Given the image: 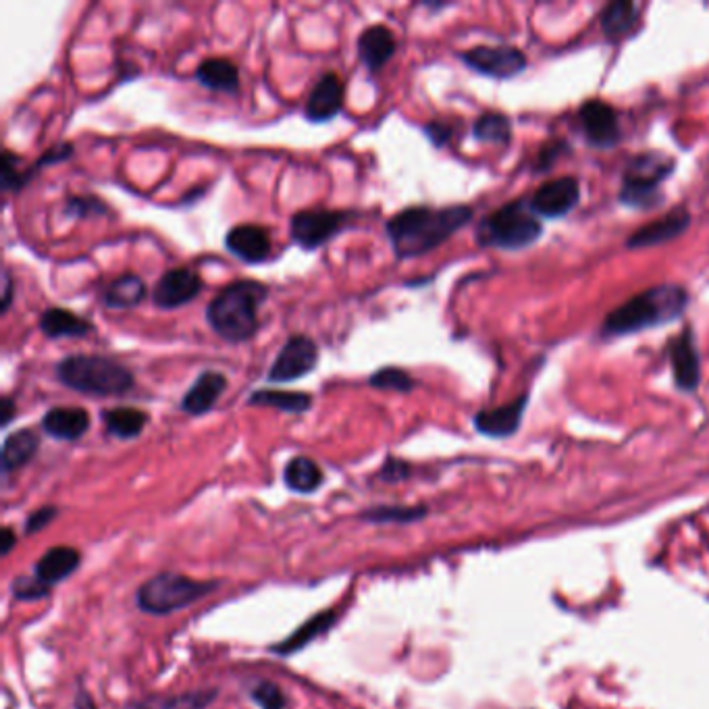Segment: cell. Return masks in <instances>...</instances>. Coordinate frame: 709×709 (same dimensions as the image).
Masks as SVG:
<instances>
[{
  "instance_id": "cell-1",
  "label": "cell",
  "mask_w": 709,
  "mask_h": 709,
  "mask_svg": "<svg viewBox=\"0 0 709 709\" xmlns=\"http://www.w3.org/2000/svg\"><path fill=\"white\" fill-rule=\"evenodd\" d=\"M470 221L472 208L466 204L443 208L418 204L393 215L385 223V231L398 258H414L439 248Z\"/></svg>"
},
{
  "instance_id": "cell-2",
  "label": "cell",
  "mask_w": 709,
  "mask_h": 709,
  "mask_svg": "<svg viewBox=\"0 0 709 709\" xmlns=\"http://www.w3.org/2000/svg\"><path fill=\"white\" fill-rule=\"evenodd\" d=\"M691 298L682 285L662 283L637 294L612 310L601 325L603 337H622L662 327L685 314Z\"/></svg>"
},
{
  "instance_id": "cell-3",
  "label": "cell",
  "mask_w": 709,
  "mask_h": 709,
  "mask_svg": "<svg viewBox=\"0 0 709 709\" xmlns=\"http://www.w3.org/2000/svg\"><path fill=\"white\" fill-rule=\"evenodd\" d=\"M269 298V287L256 279L233 281L206 306V323L229 344H244L258 331V310Z\"/></svg>"
},
{
  "instance_id": "cell-4",
  "label": "cell",
  "mask_w": 709,
  "mask_h": 709,
  "mask_svg": "<svg viewBox=\"0 0 709 709\" xmlns=\"http://www.w3.org/2000/svg\"><path fill=\"white\" fill-rule=\"evenodd\" d=\"M55 375L61 385L84 396H123L136 385L134 373L121 362L98 354H71L57 362Z\"/></svg>"
},
{
  "instance_id": "cell-5",
  "label": "cell",
  "mask_w": 709,
  "mask_h": 709,
  "mask_svg": "<svg viewBox=\"0 0 709 709\" xmlns=\"http://www.w3.org/2000/svg\"><path fill=\"white\" fill-rule=\"evenodd\" d=\"M541 235V221L522 198L493 210L477 227L479 246L497 250H524L539 242Z\"/></svg>"
},
{
  "instance_id": "cell-6",
  "label": "cell",
  "mask_w": 709,
  "mask_h": 709,
  "mask_svg": "<svg viewBox=\"0 0 709 709\" xmlns=\"http://www.w3.org/2000/svg\"><path fill=\"white\" fill-rule=\"evenodd\" d=\"M217 587V581H196L186 574L161 572L138 589L136 603L144 614L167 616L192 606V603L210 595Z\"/></svg>"
},
{
  "instance_id": "cell-7",
  "label": "cell",
  "mask_w": 709,
  "mask_h": 709,
  "mask_svg": "<svg viewBox=\"0 0 709 709\" xmlns=\"http://www.w3.org/2000/svg\"><path fill=\"white\" fill-rule=\"evenodd\" d=\"M674 167V159L658 150L635 156L622 177L620 202L637 210L658 206L662 202V183L674 173Z\"/></svg>"
},
{
  "instance_id": "cell-8",
  "label": "cell",
  "mask_w": 709,
  "mask_h": 709,
  "mask_svg": "<svg viewBox=\"0 0 709 709\" xmlns=\"http://www.w3.org/2000/svg\"><path fill=\"white\" fill-rule=\"evenodd\" d=\"M350 219L348 210H300L290 221V235L300 248L317 250L344 231Z\"/></svg>"
},
{
  "instance_id": "cell-9",
  "label": "cell",
  "mask_w": 709,
  "mask_h": 709,
  "mask_svg": "<svg viewBox=\"0 0 709 709\" xmlns=\"http://www.w3.org/2000/svg\"><path fill=\"white\" fill-rule=\"evenodd\" d=\"M319 364V346L308 335L287 337L267 373L269 383H292L310 375Z\"/></svg>"
},
{
  "instance_id": "cell-10",
  "label": "cell",
  "mask_w": 709,
  "mask_h": 709,
  "mask_svg": "<svg viewBox=\"0 0 709 709\" xmlns=\"http://www.w3.org/2000/svg\"><path fill=\"white\" fill-rule=\"evenodd\" d=\"M462 63L493 80H512L527 69V57L514 46H475L460 55Z\"/></svg>"
},
{
  "instance_id": "cell-11",
  "label": "cell",
  "mask_w": 709,
  "mask_h": 709,
  "mask_svg": "<svg viewBox=\"0 0 709 709\" xmlns=\"http://www.w3.org/2000/svg\"><path fill=\"white\" fill-rule=\"evenodd\" d=\"M579 121L587 142L595 148L608 150L622 140L620 117L608 102L587 100L579 109Z\"/></svg>"
},
{
  "instance_id": "cell-12",
  "label": "cell",
  "mask_w": 709,
  "mask_h": 709,
  "mask_svg": "<svg viewBox=\"0 0 709 709\" xmlns=\"http://www.w3.org/2000/svg\"><path fill=\"white\" fill-rule=\"evenodd\" d=\"M202 292V279L190 267H175L161 275L154 283L150 300L156 308L175 310L183 304H190Z\"/></svg>"
},
{
  "instance_id": "cell-13",
  "label": "cell",
  "mask_w": 709,
  "mask_h": 709,
  "mask_svg": "<svg viewBox=\"0 0 709 709\" xmlns=\"http://www.w3.org/2000/svg\"><path fill=\"white\" fill-rule=\"evenodd\" d=\"M581 186L574 177H560L547 181L533 194L529 200L531 210L537 217L545 219H560L566 217L570 210L579 204Z\"/></svg>"
},
{
  "instance_id": "cell-14",
  "label": "cell",
  "mask_w": 709,
  "mask_h": 709,
  "mask_svg": "<svg viewBox=\"0 0 709 709\" xmlns=\"http://www.w3.org/2000/svg\"><path fill=\"white\" fill-rule=\"evenodd\" d=\"M668 358L672 364L674 385L685 393L697 391L701 383V360L695 344V333L691 327H687L678 337L670 341Z\"/></svg>"
},
{
  "instance_id": "cell-15",
  "label": "cell",
  "mask_w": 709,
  "mask_h": 709,
  "mask_svg": "<svg viewBox=\"0 0 709 709\" xmlns=\"http://www.w3.org/2000/svg\"><path fill=\"white\" fill-rule=\"evenodd\" d=\"M344 92V82L337 73H323L306 98L304 117L310 123L331 121L344 107Z\"/></svg>"
},
{
  "instance_id": "cell-16",
  "label": "cell",
  "mask_w": 709,
  "mask_h": 709,
  "mask_svg": "<svg viewBox=\"0 0 709 709\" xmlns=\"http://www.w3.org/2000/svg\"><path fill=\"white\" fill-rule=\"evenodd\" d=\"M689 225H691V213L685 206H678L670 210V213H666L662 219L651 221L645 227L637 229L628 238L626 246L630 250H647L653 246H662L685 233Z\"/></svg>"
},
{
  "instance_id": "cell-17",
  "label": "cell",
  "mask_w": 709,
  "mask_h": 709,
  "mask_svg": "<svg viewBox=\"0 0 709 709\" xmlns=\"http://www.w3.org/2000/svg\"><path fill=\"white\" fill-rule=\"evenodd\" d=\"M527 406H529V393H524V396H518L510 404L479 410L475 418H472V425H475V429L481 435L491 439L512 437L522 425V416Z\"/></svg>"
},
{
  "instance_id": "cell-18",
  "label": "cell",
  "mask_w": 709,
  "mask_h": 709,
  "mask_svg": "<svg viewBox=\"0 0 709 709\" xmlns=\"http://www.w3.org/2000/svg\"><path fill=\"white\" fill-rule=\"evenodd\" d=\"M271 246L273 244L269 229L254 223L235 225L225 233V248L235 258L246 262V265H260V262H265L271 254Z\"/></svg>"
},
{
  "instance_id": "cell-19",
  "label": "cell",
  "mask_w": 709,
  "mask_h": 709,
  "mask_svg": "<svg viewBox=\"0 0 709 709\" xmlns=\"http://www.w3.org/2000/svg\"><path fill=\"white\" fill-rule=\"evenodd\" d=\"M227 389V377L219 371H202L190 389L183 393L181 410L190 416H202L213 410Z\"/></svg>"
},
{
  "instance_id": "cell-20",
  "label": "cell",
  "mask_w": 709,
  "mask_h": 709,
  "mask_svg": "<svg viewBox=\"0 0 709 709\" xmlns=\"http://www.w3.org/2000/svg\"><path fill=\"white\" fill-rule=\"evenodd\" d=\"M356 46H358L360 61L371 73L381 71L393 59V55H396V50H398L396 36H393V32L387 28V25H381V23L362 30Z\"/></svg>"
},
{
  "instance_id": "cell-21",
  "label": "cell",
  "mask_w": 709,
  "mask_h": 709,
  "mask_svg": "<svg viewBox=\"0 0 709 709\" xmlns=\"http://www.w3.org/2000/svg\"><path fill=\"white\" fill-rule=\"evenodd\" d=\"M40 425H42V431L52 439L77 441L88 433V429L92 425V418L86 408L57 406V408H50L42 416Z\"/></svg>"
},
{
  "instance_id": "cell-22",
  "label": "cell",
  "mask_w": 709,
  "mask_h": 709,
  "mask_svg": "<svg viewBox=\"0 0 709 709\" xmlns=\"http://www.w3.org/2000/svg\"><path fill=\"white\" fill-rule=\"evenodd\" d=\"M82 564V554L75 547L69 545H59L48 549L46 554L36 562L34 566V576L44 585L52 587L61 581H65L67 576H71Z\"/></svg>"
},
{
  "instance_id": "cell-23",
  "label": "cell",
  "mask_w": 709,
  "mask_h": 709,
  "mask_svg": "<svg viewBox=\"0 0 709 709\" xmlns=\"http://www.w3.org/2000/svg\"><path fill=\"white\" fill-rule=\"evenodd\" d=\"M146 283L136 273H123L102 287L100 302L113 310L138 306L146 298Z\"/></svg>"
},
{
  "instance_id": "cell-24",
  "label": "cell",
  "mask_w": 709,
  "mask_h": 709,
  "mask_svg": "<svg viewBox=\"0 0 709 709\" xmlns=\"http://www.w3.org/2000/svg\"><path fill=\"white\" fill-rule=\"evenodd\" d=\"M40 331L50 339L61 337H86L94 331V325L88 319L77 317L75 312L67 308L52 306L46 308L40 317Z\"/></svg>"
},
{
  "instance_id": "cell-25",
  "label": "cell",
  "mask_w": 709,
  "mask_h": 709,
  "mask_svg": "<svg viewBox=\"0 0 709 709\" xmlns=\"http://www.w3.org/2000/svg\"><path fill=\"white\" fill-rule=\"evenodd\" d=\"M196 80L200 86L215 90V92H225L233 94L240 90V69L235 67L231 61L221 59V57H210L204 59L196 67Z\"/></svg>"
},
{
  "instance_id": "cell-26",
  "label": "cell",
  "mask_w": 709,
  "mask_h": 709,
  "mask_svg": "<svg viewBox=\"0 0 709 709\" xmlns=\"http://www.w3.org/2000/svg\"><path fill=\"white\" fill-rule=\"evenodd\" d=\"M325 481L321 466L308 456H294L283 468V483L294 493H314Z\"/></svg>"
},
{
  "instance_id": "cell-27",
  "label": "cell",
  "mask_w": 709,
  "mask_h": 709,
  "mask_svg": "<svg viewBox=\"0 0 709 709\" xmlns=\"http://www.w3.org/2000/svg\"><path fill=\"white\" fill-rule=\"evenodd\" d=\"M102 423L111 437L127 441V439L140 437V433L148 425V414L140 408L117 406L102 412Z\"/></svg>"
},
{
  "instance_id": "cell-28",
  "label": "cell",
  "mask_w": 709,
  "mask_h": 709,
  "mask_svg": "<svg viewBox=\"0 0 709 709\" xmlns=\"http://www.w3.org/2000/svg\"><path fill=\"white\" fill-rule=\"evenodd\" d=\"M40 448V437L34 429H19L5 437L3 443V475L28 464Z\"/></svg>"
},
{
  "instance_id": "cell-29",
  "label": "cell",
  "mask_w": 709,
  "mask_h": 709,
  "mask_svg": "<svg viewBox=\"0 0 709 709\" xmlns=\"http://www.w3.org/2000/svg\"><path fill=\"white\" fill-rule=\"evenodd\" d=\"M250 406H269L287 414H304L312 408V396L306 391L285 389H256L248 398Z\"/></svg>"
},
{
  "instance_id": "cell-30",
  "label": "cell",
  "mask_w": 709,
  "mask_h": 709,
  "mask_svg": "<svg viewBox=\"0 0 709 709\" xmlns=\"http://www.w3.org/2000/svg\"><path fill=\"white\" fill-rule=\"evenodd\" d=\"M637 21H639V9L637 5L628 3V0H616V3H610L601 11L599 17L603 34H606V38L612 42L626 38L630 32H633Z\"/></svg>"
},
{
  "instance_id": "cell-31",
  "label": "cell",
  "mask_w": 709,
  "mask_h": 709,
  "mask_svg": "<svg viewBox=\"0 0 709 709\" xmlns=\"http://www.w3.org/2000/svg\"><path fill=\"white\" fill-rule=\"evenodd\" d=\"M337 618H339V614L333 612V610H327V612L317 614L314 618H310L308 622H304V624L296 630L294 635H290L285 641H281L279 645H275L273 651L279 653V655H292V653L304 649L310 641H314L317 637L325 635L331 626H335Z\"/></svg>"
},
{
  "instance_id": "cell-32",
  "label": "cell",
  "mask_w": 709,
  "mask_h": 709,
  "mask_svg": "<svg viewBox=\"0 0 709 709\" xmlns=\"http://www.w3.org/2000/svg\"><path fill=\"white\" fill-rule=\"evenodd\" d=\"M215 689L188 691L179 695H148L134 703L131 709H206L217 699Z\"/></svg>"
},
{
  "instance_id": "cell-33",
  "label": "cell",
  "mask_w": 709,
  "mask_h": 709,
  "mask_svg": "<svg viewBox=\"0 0 709 709\" xmlns=\"http://www.w3.org/2000/svg\"><path fill=\"white\" fill-rule=\"evenodd\" d=\"M472 134H475L479 142L506 146L512 140V123L502 113H485L472 127Z\"/></svg>"
},
{
  "instance_id": "cell-34",
  "label": "cell",
  "mask_w": 709,
  "mask_h": 709,
  "mask_svg": "<svg viewBox=\"0 0 709 709\" xmlns=\"http://www.w3.org/2000/svg\"><path fill=\"white\" fill-rule=\"evenodd\" d=\"M427 516L425 506H375L371 510H366L360 514L362 520L371 524H410L418 522Z\"/></svg>"
},
{
  "instance_id": "cell-35",
  "label": "cell",
  "mask_w": 709,
  "mask_h": 709,
  "mask_svg": "<svg viewBox=\"0 0 709 709\" xmlns=\"http://www.w3.org/2000/svg\"><path fill=\"white\" fill-rule=\"evenodd\" d=\"M369 385L375 389H385V391H398V393H410L416 387V381L410 377L408 371L400 369V366H381L371 377Z\"/></svg>"
},
{
  "instance_id": "cell-36",
  "label": "cell",
  "mask_w": 709,
  "mask_h": 709,
  "mask_svg": "<svg viewBox=\"0 0 709 709\" xmlns=\"http://www.w3.org/2000/svg\"><path fill=\"white\" fill-rule=\"evenodd\" d=\"M19 163L21 159L11 150L3 152V163H0V167H3V175H0V188H3V192H19L30 183L28 171H21Z\"/></svg>"
},
{
  "instance_id": "cell-37",
  "label": "cell",
  "mask_w": 709,
  "mask_h": 709,
  "mask_svg": "<svg viewBox=\"0 0 709 709\" xmlns=\"http://www.w3.org/2000/svg\"><path fill=\"white\" fill-rule=\"evenodd\" d=\"M250 697L260 709H285L287 697L271 680H258L250 689Z\"/></svg>"
},
{
  "instance_id": "cell-38",
  "label": "cell",
  "mask_w": 709,
  "mask_h": 709,
  "mask_svg": "<svg viewBox=\"0 0 709 709\" xmlns=\"http://www.w3.org/2000/svg\"><path fill=\"white\" fill-rule=\"evenodd\" d=\"M65 213L69 217H80V219L102 217L109 213V206L94 196H71L65 202Z\"/></svg>"
},
{
  "instance_id": "cell-39",
  "label": "cell",
  "mask_w": 709,
  "mask_h": 709,
  "mask_svg": "<svg viewBox=\"0 0 709 709\" xmlns=\"http://www.w3.org/2000/svg\"><path fill=\"white\" fill-rule=\"evenodd\" d=\"M11 591L19 601H38L48 597L50 587L38 581L32 574V576H17V579L11 583Z\"/></svg>"
},
{
  "instance_id": "cell-40",
  "label": "cell",
  "mask_w": 709,
  "mask_h": 709,
  "mask_svg": "<svg viewBox=\"0 0 709 709\" xmlns=\"http://www.w3.org/2000/svg\"><path fill=\"white\" fill-rule=\"evenodd\" d=\"M410 475H412V466L406 460H400L396 456H387V460L379 470V477L385 483H400L406 481Z\"/></svg>"
},
{
  "instance_id": "cell-41",
  "label": "cell",
  "mask_w": 709,
  "mask_h": 709,
  "mask_svg": "<svg viewBox=\"0 0 709 709\" xmlns=\"http://www.w3.org/2000/svg\"><path fill=\"white\" fill-rule=\"evenodd\" d=\"M71 156H73V144H71V142H63V144H59V146H52V148H48V150L40 156V161L30 169V173H32V177H34V175H36L38 171H42L44 167L63 163V161L71 159Z\"/></svg>"
},
{
  "instance_id": "cell-42",
  "label": "cell",
  "mask_w": 709,
  "mask_h": 709,
  "mask_svg": "<svg viewBox=\"0 0 709 709\" xmlns=\"http://www.w3.org/2000/svg\"><path fill=\"white\" fill-rule=\"evenodd\" d=\"M59 516V510L55 506H44L40 510H36L34 514L28 516V520H25V533L32 535V533H40L42 529H46L48 524L55 520Z\"/></svg>"
},
{
  "instance_id": "cell-43",
  "label": "cell",
  "mask_w": 709,
  "mask_h": 709,
  "mask_svg": "<svg viewBox=\"0 0 709 709\" xmlns=\"http://www.w3.org/2000/svg\"><path fill=\"white\" fill-rule=\"evenodd\" d=\"M425 136H427L437 148H441V146H445V144H448V142L452 140L454 127H452L448 121H431V123L425 125Z\"/></svg>"
},
{
  "instance_id": "cell-44",
  "label": "cell",
  "mask_w": 709,
  "mask_h": 709,
  "mask_svg": "<svg viewBox=\"0 0 709 709\" xmlns=\"http://www.w3.org/2000/svg\"><path fill=\"white\" fill-rule=\"evenodd\" d=\"M568 152V144L566 142H554V144H547L543 146V150L539 152V165L537 169L545 171L551 167V163H554L556 159H560V154Z\"/></svg>"
},
{
  "instance_id": "cell-45",
  "label": "cell",
  "mask_w": 709,
  "mask_h": 709,
  "mask_svg": "<svg viewBox=\"0 0 709 709\" xmlns=\"http://www.w3.org/2000/svg\"><path fill=\"white\" fill-rule=\"evenodd\" d=\"M3 306H0V314H7L11 304H13V281H11V273L9 269H5L3 273Z\"/></svg>"
},
{
  "instance_id": "cell-46",
  "label": "cell",
  "mask_w": 709,
  "mask_h": 709,
  "mask_svg": "<svg viewBox=\"0 0 709 709\" xmlns=\"http://www.w3.org/2000/svg\"><path fill=\"white\" fill-rule=\"evenodd\" d=\"M15 412H17V408H15L13 398L5 396L3 402H0V425H3V429L11 425V420L15 418Z\"/></svg>"
},
{
  "instance_id": "cell-47",
  "label": "cell",
  "mask_w": 709,
  "mask_h": 709,
  "mask_svg": "<svg viewBox=\"0 0 709 709\" xmlns=\"http://www.w3.org/2000/svg\"><path fill=\"white\" fill-rule=\"evenodd\" d=\"M15 543H17V537H15L13 529H11V527H7V529L3 531V549H0V554H3V556H9V554H11V549L15 547Z\"/></svg>"
},
{
  "instance_id": "cell-48",
  "label": "cell",
  "mask_w": 709,
  "mask_h": 709,
  "mask_svg": "<svg viewBox=\"0 0 709 709\" xmlns=\"http://www.w3.org/2000/svg\"><path fill=\"white\" fill-rule=\"evenodd\" d=\"M75 709H96L94 699L90 697L88 691L82 689L80 693H77V697H75Z\"/></svg>"
}]
</instances>
